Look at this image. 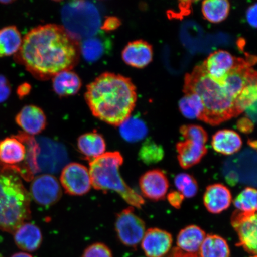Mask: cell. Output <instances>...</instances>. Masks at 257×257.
Instances as JSON below:
<instances>
[{"label":"cell","mask_w":257,"mask_h":257,"mask_svg":"<svg viewBox=\"0 0 257 257\" xmlns=\"http://www.w3.org/2000/svg\"><path fill=\"white\" fill-rule=\"evenodd\" d=\"M140 187L145 197L157 201L165 199L169 183L165 173L159 169H154L141 177Z\"/></svg>","instance_id":"obj_14"},{"label":"cell","mask_w":257,"mask_h":257,"mask_svg":"<svg viewBox=\"0 0 257 257\" xmlns=\"http://www.w3.org/2000/svg\"><path fill=\"white\" fill-rule=\"evenodd\" d=\"M77 146L80 153L90 161L102 156L106 150V143L103 136L96 131L80 136Z\"/></svg>","instance_id":"obj_23"},{"label":"cell","mask_w":257,"mask_h":257,"mask_svg":"<svg viewBox=\"0 0 257 257\" xmlns=\"http://www.w3.org/2000/svg\"><path fill=\"white\" fill-rule=\"evenodd\" d=\"M81 257H113L111 250L104 243L91 244L83 251Z\"/></svg>","instance_id":"obj_34"},{"label":"cell","mask_w":257,"mask_h":257,"mask_svg":"<svg viewBox=\"0 0 257 257\" xmlns=\"http://www.w3.org/2000/svg\"><path fill=\"white\" fill-rule=\"evenodd\" d=\"M200 257H230V250L227 241L216 234H208L200 247Z\"/></svg>","instance_id":"obj_27"},{"label":"cell","mask_w":257,"mask_h":257,"mask_svg":"<svg viewBox=\"0 0 257 257\" xmlns=\"http://www.w3.org/2000/svg\"><path fill=\"white\" fill-rule=\"evenodd\" d=\"M206 234L201 227L195 225H189L180 231L177 237L178 248L186 253L196 254L200 247Z\"/></svg>","instance_id":"obj_22"},{"label":"cell","mask_w":257,"mask_h":257,"mask_svg":"<svg viewBox=\"0 0 257 257\" xmlns=\"http://www.w3.org/2000/svg\"><path fill=\"white\" fill-rule=\"evenodd\" d=\"M230 9V3L226 0H206L201 6L205 19L213 24L224 21L229 14Z\"/></svg>","instance_id":"obj_28"},{"label":"cell","mask_w":257,"mask_h":257,"mask_svg":"<svg viewBox=\"0 0 257 257\" xmlns=\"http://www.w3.org/2000/svg\"><path fill=\"white\" fill-rule=\"evenodd\" d=\"M115 230L121 243L130 248H136L146 232V224L135 213L134 207H130L117 215Z\"/></svg>","instance_id":"obj_8"},{"label":"cell","mask_w":257,"mask_h":257,"mask_svg":"<svg viewBox=\"0 0 257 257\" xmlns=\"http://www.w3.org/2000/svg\"><path fill=\"white\" fill-rule=\"evenodd\" d=\"M169 257H198L197 254H192V253H186L182 251L178 248H175L173 249L171 254Z\"/></svg>","instance_id":"obj_41"},{"label":"cell","mask_w":257,"mask_h":257,"mask_svg":"<svg viewBox=\"0 0 257 257\" xmlns=\"http://www.w3.org/2000/svg\"><path fill=\"white\" fill-rule=\"evenodd\" d=\"M256 5L250 6L247 9L246 18L247 22L252 27L255 28L256 27Z\"/></svg>","instance_id":"obj_39"},{"label":"cell","mask_w":257,"mask_h":257,"mask_svg":"<svg viewBox=\"0 0 257 257\" xmlns=\"http://www.w3.org/2000/svg\"><path fill=\"white\" fill-rule=\"evenodd\" d=\"M16 123L29 136L42 133L47 126V118L40 107L34 105H25L15 117Z\"/></svg>","instance_id":"obj_16"},{"label":"cell","mask_w":257,"mask_h":257,"mask_svg":"<svg viewBox=\"0 0 257 257\" xmlns=\"http://www.w3.org/2000/svg\"><path fill=\"white\" fill-rule=\"evenodd\" d=\"M110 46L108 38L96 34L82 41L79 51L86 62H95L108 52Z\"/></svg>","instance_id":"obj_20"},{"label":"cell","mask_w":257,"mask_h":257,"mask_svg":"<svg viewBox=\"0 0 257 257\" xmlns=\"http://www.w3.org/2000/svg\"><path fill=\"white\" fill-rule=\"evenodd\" d=\"M31 200L20 176L0 165V231L14 233L30 219Z\"/></svg>","instance_id":"obj_4"},{"label":"cell","mask_w":257,"mask_h":257,"mask_svg":"<svg viewBox=\"0 0 257 257\" xmlns=\"http://www.w3.org/2000/svg\"><path fill=\"white\" fill-rule=\"evenodd\" d=\"M85 97L95 117L117 126L131 115L137 94L136 86L130 78L105 72L89 83Z\"/></svg>","instance_id":"obj_2"},{"label":"cell","mask_w":257,"mask_h":257,"mask_svg":"<svg viewBox=\"0 0 257 257\" xmlns=\"http://www.w3.org/2000/svg\"><path fill=\"white\" fill-rule=\"evenodd\" d=\"M30 194L37 204L50 207L60 200L62 191L55 177L45 174L32 180Z\"/></svg>","instance_id":"obj_12"},{"label":"cell","mask_w":257,"mask_h":257,"mask_svg":"<svg viewBox=\"0 0 257 257\" xmlns=\"http://www.w3.org/2000/svg\"><path fill=\"white\" fill-rule=\"evenodd\" d=\"M123 163V156L118 152L106 153L90 161L92 186L104 193L115 192L133 207L141 208L145 203L143 198L128 186L120 175V168Z\"/></svg>","instance_id":"obj_5"},{"label":"cell","mask_w":257,"mask_h":257,"mask_svg":"<svg viewBox=\"0 0 257 257\" xmlns=\"http://www.w3.org/2000/svg\"><path fill=\"white\" fill-rule=\"evenodd\" d=\"M180 131L184 140L176 144L178 159L180 166L188 169L197 165L206 155L208 135L198 125H185Z\"/></svg>","instance_id":"obj_7"},{"label":"cell","mask_w":257,"mask_h":257,"mask_svg":"<svg viewBox=\"0 0 257 257\" xmlns=\"http://www.w3.org/2000/svg\"><path fill=\"white\" fill-rule=\"evenodd\" d=\"M31 86L28 83H24L19 85L17 88V94L19 98L22 99L30 94Z\"/></svg>","instance_id":"obj_40"},{"label":"cell","mask_w":257,"mask_h":257,"mask_svg":"<svg viewBox=\"0 0 257 257\" xmlns=\"http://www.w3.org/2000/svg\"><path fill=\"white\" fill-rule=\"evenodd\" d=\"M27 156V147L16 136L0 141V165L16 172L23 165Z\"/></svg>","instance_id":"obj_13"},{"label":"cell","mask_w":257,"mask_h":257,"mask_svg":"<svg viewBox=\"0 0 257 257\" xmlns=\"http://www.w3.org/2000/svg\"><path fill=\"white\" fill-rule=\"evenodd\" d=\"M11 86L5 76L0 75V103L5 102L11 94Z\"/></svg>","instance_id":"obj_35"},{"label":"cell","mask_w":257,"mask_h":257,"mask_svg":"<svg viewBox=\"0 0 257 257\" xmlns=\"http://www.w3.org/2000/svg\"><path fill=\"white\" fill-rule=\"evenodd\" d=\"M175 184L178 191L184 198L195 197L198 191V185L194 177L188 173H180L175 178Z\"/></svg>","instance_id":"obj_33"},{"label":"cell","mask_w":257,"mask_h":257,"mask_svg":"<svg viewBox=\"0 0 257 257\" xmlns=\"http://www.w3.org/2000/svg\"><path fill=\"white\" fill-rule=\"evenodd\" d=\"M185 92L197 94L204 106L201 120L211 125L219 124L239 115L233 98L223 85L214 81L202 65L197 66L185 78Z\"/></svg>","instance_id":"obj_3"},{"label":"cell","mask_w":257,"mask_h":257,"mask_svg":"<svg viewBox=\"0 0 257 257\" xmlns=\"http://www.w3.org/2000/svg\"><path fill=\"white\" fill-rule=\"evenodd\" d=\"M16 246L25 252L36 251L43 243V234L39 227L31 223H24L15 231Z\"/></svg>","instance_id":"obj_19"},{"label":"cell","mask_w":257,"mask_h":257,"mask_svg":"<svg viewBox=\"0 0 257 257\" xmlns=\"http://www.w3.org/2000/svg\"><path fill=\"white\" fill-rule=\"evenodd\" d=\"M172 243L171 234L159 228H150L145 233L141 247L147 257H163L171 249Z\"/></svg>","instance_id":"obj_15"},{"label":"cell","mask_w":257,"mask_h":257,"mask_svg":"<svg viewBox=\"0 0 257 257\" xmlns=\"http://www.w3.org/2000/svg\"><path fill=\"white\" fill-rule=\"evenodd\" d=\"M256 79H255L249 83L237 96L235 105L239 114L248 109L256 107Z\"/></svg>","instance_id":"obj_31"},{"label":"cell","mask_w":257,"mask_h":257,"mask_svg":"<svg viewBox=\"0 0 257 257\" xmlns=\"http://www.w3.org/2000/svg\"><path fill=\"white\" fill-rule=\"evenodd\" d=\"M204 204L212 214H219L230 206L232 196L226 186L220 184L208 186L203 198Z\"/></svg>","instance_id":"obj_18"},{"label":"cell","mask_w":257,"mask_h":257,"mask_svg":"<svg viewBox=\"0 0 257 257\" xmlns=\"http://www.w3.org/2000/svg\"><path fill=\"white\" fill-rule=\"evenodd\" d=\"M53 88L61 97L75 95L82 87V80L72 70L57 73L52 78Z\"/></svg>","instance_id":"obj_24"},{"label":"cell","mask_w":257,"mask_h":257,"mask_svg":"<svg viewBox=\"0 0 257 257\" xmlns=\"http://www.w3.org/2000/svg\"><path fill=\"white\" fill-rule=\"evenodd\" d=\"M211 145L216 152L230 156L239 152L242 146V140L236 132L223 130L214 135Z\"/></svg>","instance_id":"obj_21"},{"label":"cell","mask_w":257,"mask_h":257,"mask_svg":"<svg viewBox=\"0 0 257 257\" xmlns=\"http://www.w3.org/2000/svg\"><path fill=\"white\" fill-rule=\"evenodd\" d=\"M181 113L189 119L201 120L204 112V106L201 98L192 92H186L179 101Z\"/></svg>","instance_id":"obj_29"},{"label":"cell","mask_w":257,"mask_h":257,"mask_svg":"<svg viewBox=\"0 0 257 257\" xmlns=\"http://www.w3.org/2000/svg\"><path fill=\"white\" fill-rule=\"evenodd\" d=\"M255 123L249 120L248 118L244 117L240 118L237 122V126L240 132L245 134H249L252 133Z\"/></svg>","instance_id":"obj_38"},{"label":"cell","mask_w":257,"mask_h":257,"mask_svg":"<svg viewBox=\"0 0 257 257\" xmlns=\"http://www.w3.org/2000/svg\"><path fill=\"white\" fill-rule=\"evenodd\" d=\"M120 136L128 143H134L143 140L148 134V127L144 120L130 115L119 126Z\"/></svg>","instance_id":"obj_26"},{"label":"cell","mask_w":257,"mask_h":257,"mask_svg":"<svg viewBox=\"0 0 257 257\" xmlns=\"http://www.w3.org/2000/svg\"><path fill=\"white\" fill-rule=\"evenodd\" d=\"M121 57L127 65L136 68H144L152 62L153 48L143 40L132 41L124 48Z\"/></svg>","instance_id":"obj_17"},{"label":"cell","mask_w":257,"mask_h":257,"mask_svg":"<svg viewBox=\"0 0 257 257\" xmlns=\"http://www.w3.org/2000/svg\"><path fill=\"white\" fill-rule=\"evenodd\" d=\"M22 40L21 32L15 26H8L0 30V57L15 54L20 49Z\"/></svg>","instance_id":"obj_25"},{"label":"cell","mask_w":257,"mask_h":257,"mask_svg":"<svg viewBox=\"0 0 257 257\" xmlns=\"http://www.w3.org/2000/svg\"><path fill=\"white\" fill-rule=\"evenodd\" d=\"M233 204L237 210L245 213H256V189L251 187L244 189L234 199Z\"/></svg>","instance_id":"obj_32"},{"label":"cell","mask_w":257,"mask_h":257,"mask_svg":"<svg viewBox=\"0 0 257 257\" xmlns=\"http://www.w3.org/2000/svg\"><path fill=\"white\" fill-rule=\"evenodd\" d=\"M121 25L120 19L115 16H108L106 18L103 24L101 25V30L109 32L116 30Z\"/></svg>","instance_id":"obj_36"},{"label":"cell","mask_w":257,"mask_h":257,"mask_svg":"<svg viewBox=\"0 0 257 257\" xmlns=\"http://www.w3.org/2000/svg\"><path fill=\"white\" fill-rule=\"evenodd\" d=\"M140 159L147 165L158 163L165 156V151L160 144L148 138L144 141L138 153Z\"/></svg>","instance_id":"obj_30"},{"label":"cell","mask_w":257,"mask_h":257,"mask_svg":"<svg viewBox=\"0 0 257 257\" xmlns=\"http://www.w3.org/2000/svg\"><path fill=\"white\" fill-rule=\"evenodd\" d=\"M170 205L173 207L179 209L181 207L184 197L178 191H173L170 192L167 197Z\"/></svg>","instance_id":"obj_37"},{"label":"cell","mask_w":257,"mask_h":257,"mask_svg":"<svg viewBox=\"0 0 257 257\" xmlns=\"http://www.w3.org/2000/svg\"><path fill=\"white\" fill-rule=\"evenodd\" d=\"M13 1H0V3H2V4L3 5L9 4V3H11Z\"/></svg>","instance_id":"obj_44"},{"label":"cell","mask_w":257,"mask_h":257,"mask_svg":"<svg viewBox=\"0 0 257 257\" xmlns=\"http://www.w3.org/2000/svg\"><path fill=\"white\" fill-rule=\"evenodd\" d=\"M243 60L227 51L220 50L211 53L202 66L211 79L221 85L227 76Z\"/></svg>","instance_id":"obj_11"},{"label":"cell","mask_w":257,"mask_h":257,"mask_svg":"<svg viewBox=\"0 0 257 257\" xmlns=\"http://www.w3.org/2000/svg\"><path fill=\"white\" fill-rule=\"evenodd\" d=\"M248 143H249V145L250 146V147L252 148L253 149L256 150V141H249Z\"/></svg>","instance_id":"obj_43"},{"label":"cell","mask_w":257,"mask_h":257,"mask_svg":"<svg viewBox=\"0 0 257 257\" xmlns=\"http://www.w3.org/2000/svg\"><path fill=\"white\" fill-rule=\"evenodd\" d=\"M11 257H33L30 253L27 252H18L14 253Z\"/></svg>","instance_id":"obj_42"},{"label":"cell","mask_w":257,"mask_h":257,"mask_svg":"<svg viewBox=\"0 0 257 257\" xmlns=\"http://www.w3.org/2000/svg\"><path fill=\"white\" fill-rule=\"evenodd\" d=\"M79 56L78 42L63 26L46 24L32 29L25 35L14 59L34 78L46 80L72 70L78 64Z\"/></svg>","instance_id":"obj_1"},{"label":"cell","mask_w":257,"mask_h":257,"mask_svg":"<svg viewBox=\"0 0 257 257\" xmlns=\"http://www.w3.org/2000/svg\"><path fill=\"white\" fill-rule=\"evenodd\" d=\"M231 224L239 237L237 246L242 247L247 252L256 255L257 248L256 213L233 212Z\"/></svg>","instance_id":"obj_9"},{"label":"cell","mask_w":257,"mask_h":257,"mask_svg":"<svg viewBox=\"0 0 257 257\" xmlns=\"http://www.w3.org/2000/svg\"><path fill=\"white\" fill-rule=\"evenodd\" d=\"M60 182L65 192L70 195H85L92 187L88 169L78 163H70L63 169Z\"/></svg>","instance_id":"obj_10"},{"label":"cell","mask_w":257,"mask_h":257,"mask_svg":"<svg viewBox=\"0 0 257 257\" xmlns=\"http://www.w3.org/2000/svg\"><path fill=\"white\" fill-rule=\"evenodd\" d=\"M251 257H256V255H253V256H252Z\"/></svg>","instance_id":"obj_45"},{"label":"cell","mask_w":257,"mask_h":257,"mask_svg":"<svg viewBox=\"0 0 257 257\" xmlns=\"http://www.w3.org/2000/svg\"><path fill=\"white\" fill-rule=\"evenodd\" d=\"M62 17L64 30L77 42L97 34L101 27L98 10L89 2L67 3L62 9Z\"/></svg>","instance_id":"obj_6"}]
</instances>
